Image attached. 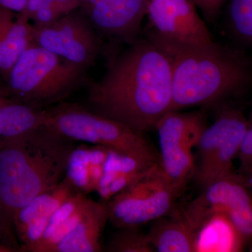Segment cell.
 I'll return each mask as SVG.
<instances>
[{
    "label": "cell",
    "mask_w": 252,
    "mask_h": 252,
    "mask_svg": "<svg viewBox=\"0 0 252 252\" xmlns=\"http://www.w3.org/2000/svg\"><path fill=\"white\" fill-rule=\"evenodd\" d=\"M88 87L89 109L146 133L171 111V62L147 37H138Z\"/></svg>",
    "instance_id": "6da1fadb"
},
{
    "label": "cell",
    "mask_w": 252,
    "mask_h": 252,
    "mask_svg": "<svg viewBox=\"0 0 252 252\" xmlns=\"http://www.w3.org/2000/svg\"><path fill=\"white\" fill-rule=\"evenodd\" d=\"M77 142L43 126L0 149V229L11 238L16 212L61 183Z\"/></svg>",
    "instance_id": "7a4b0ae2"
},
{
    "label": "cell",
    "mask_w": 252,
    "mask_h": 252,
    "mask_svg": "<svg viewBox=\"0 0 252 252\" xmlns=\"http://www.w3.org/2000/svg\"><path fill=\"white\" fill-rule=\"evenodd\" d=\"M159 49L171 62V111L240 97L252 84V63L235 48L215 41L197 47Z\"/></svg>",
    "instance_id": "3957f363"
},
{
    "label": "cell",
    "mask_w": 252,
    "mask_h": 252,
    "mask_svg": "<svg viewBox=\"0 0 252 252\" xmlns=\"http://www.w3.org/2000/svg\"><path fill=\"white\" fill-rule=\"evenodd\" d=\"M87 71L32 43L1 81L0 89L9 98L46 109L89 85Z\"/></svg>",
    "instance_id": "277c9868"
},
{
    "label": "cell",
    "mask_w": 252,
    "mask_h": 252,
    "mask_svg": "<svg viewBox=\"0 0 252 252\" xmlns=\"http://www.w3.org/2000/svg\"><path fill=\"white\" fill-rule=\"evenodd\" d=\"M50 130L77 143L99 145L160 165V153L145 132L66 101L44 110V124Z\"/></svg>",
    "instance_id": "5b68a950"
},
{
    "label": "cell",
    "mask_w": 252,
    "mask_h": 252,
    "mask_svg": "<svg viewBox=\"0 0 252 252\" xmlns=\"http://www.w3.org/2000/svg\"><path fill=\"white\" fill-rule=\"evenodd\" d=\"M201 112L170 111L156 126L160 146V170L167 182L183 193L193 177L195 161L193 149L197 147L206 127Z\"/></svg>",
    "instance_id": "8992f818"
},
{
    "label": "cell",
    "mask_w": 252,
    "mask_h": 252,
    "mask_svg": "<svg viewBox=\"0 0 252 252\" xmlns=\"http://www.w3.org/2000/svg\"><path fill=\"white\" fill-rule=\"evenodd\" d=\"M247 126L243 109L226 104L217 113L213 124L205 127L197 145L198 161L193 175L202 189L234 172L233 162Z\"/></svg>",
    "instance_id": "52a82bcc"
},
{
    "label": "cell",
    "mask_w": 252,
    "mask_h": 252,
    "mask_svg": "<svg viewBox=\"0 0 252 252\" xmlns=\"http://www.w3.org/2000/svg\"><path fill=\"white\" fill-rule=\"evenodd\" d=\"M181 195L164 177L159 167L106 203L109 221L117 228L140 227L168 214Z\"/></svg>",
    "instance_id": "ba28073f"
},
{
    "label": "cell",
    "mask_w": 252,
    "mask_h": 252,
    "mask_svg": "<svg viewBox=\"0 0 252 252\" xmlns=\"http://www.w3.org/2000/svg\"><path fill=\"white\" fill-rule=\"evenodd\" d=\"M190 0H149L147 38L158 49L197 47L215 42Z\"/></svg>",
    "instance_id": "9c48e42d"
},
{
    "label": "cell",
    "mask_w": 252,
    "mask_h": 252,
    "mask_svg": "<svg viewBox=\"0 0 252 252\" xmlns=\"http://www.w3.org/2000/svg\"><path fill=\"white\" fill-rule=\"evenodd\" d=\"M33 41L36 45L87 70L102 49V37L89 17L72 11L50 24L33 26Z\"/></svg>",
    "instance_id": "30bf717a"
},
{
    "label": "cell",
    "mask_w": 252,
    "mask_h": 252,
    "mask_svg": "<svg viewBox=\"0 0 252 252\" xmlns=\"http://www.w3.org/2000/svg\"><path fill=\"white\" fill-rule=\"evenodd\" d=\"M205 215L213 211L225 214L245 245L252 242V193L246 179L233 172L212 182L190 202Z\"/></svg>",
    "instance_id": "8fae6325"
},
{
    "label": "cell",
    "mask_w": 252,
    "mask_h": 252,
    "mask_svg": "<svg viewBox=\"0 0 252 252\" xmlns=\"http://www.w3.org/2000/svg\"><path fill=\"white\" fill-rule=\"evenodd\" d=\"M78 193L65 179L54 188L34 197L14 217V229L22 252H34L50 217L69 197Z\"/></svg>",
    "instance_id": "7c38bea8"
},
{
    "label": "cell",
    "mask_w": 252,
    "mask_h": 252,
    "mask_svg": "<svg viewBox=\"0 0 252 252\" xmlns=\"http://www.w3.org/2000/svg\"><path fill=\"white\" fill-rule=\"evenodd\" d=\"M149 0H100L88 17L101 36L131 44L138 38Z\"/></svg>",
    "instance_id": "4fadbf2b"
},
{
    "label": "cell",
    "mask_w": 252,
    "mask_h": 252,
    "mask_svg": "<svg viewBox=\"0 0 252 252\" xmlns=\"http://www.w3.org/2000/svg\"><path fill=\"white\" fill-rule=\"evenodd\" d=\"M160 167L149 161L109 149L103 174L96 190L100 201L107 203L123 190L155 172Z\"/></svg>",
    "instance_id": "5bb4252c"
},
{
    "label": "cell",
    "mask_w": 252,
    "mask_h": 252,
    "mask_svg": "<svg viewBox=\"0 0 252 252\" xmlns=\"http://www.w3.org/2000/svg\"><path fill=\"white\" fill-rule=\"evenodd\" d=\"M147 235L156 252H195V229L177 205L151 222Z\"/></svg>",
    "instance_id": "9a60e30c"
},
{
    "label": "cell",
    "mask_w": 252,
    "mask_h": 252,
    "mask_svg": "<svg viewBox=\"0 0 252 252\" xmlns=\"http://www.w3.org/2000/svg\"><path fill=\"white\" fill-rule=\"evenodd\" d=\"M109 149L99 145L78 143L68 160L64 178L78 193L95 192L103 174Z\"/></svg>",
    "instance_id": "2e32d148"
},
{
    "label": "cell",
    "mask_w": 252,
    "mask_h": 252,
    "mask_svg": "<svg viewBox=\"0 0 252 252\" xmlns=\"http://www.w3.org/2000/svg\"><path fill=\"white\" fill-rule=\"evenodd\" d=\"M107 221V203L91 199L77 225L55 247L53 252H102V233Z\"/></svg>",
    "instance_id": "e0dca14e"
},
{
    "label": "cell",
    "mask_w": 252,
    "mask_h": 252,
    "mask_svg": "<svg viewBox=\"0 0 252 252\" xmlns=\"http://www.w3.org/2000/svg\"><path fill=\"white\" fill-rule=\"evenodd\" d=\"M33 41V25L24 14L0 8V82Z\"/></svg>",
    "instance_id": "ac0fdd59"
},
{
    "label": "cell",
    "mask_w": 252,
    "mask_h": 252,
    "mask_svg": "<svg viewBox=\"0 0 252 252\" xmlns=\"http://www.w3.org/2000/svg\"><path fill=\"white\" fill-rule=\"evenodd\" d=\"M245 245L228 217L220 212H210L195 232V252H240Z\"/></svg>",
    "instance_id": "d6986e66"
},
{
    "label": "cell",
    "mask_w": 252,
    "mask_h": 252,
    "mask_svg": "<svg viewBox=\"0 0 252 252\" xmlns=\"http://www.w3.org/2000/svg\"><path fill=\"white\" fill-rule=\"evenodd\" d=\"M91 200L88 195L75 193L64 200L50 217L34 252H53L55 247L77 225Z\"/></svg>",
    "instance_id": "ffe728a7"
},
{
    "label": "cell",
    "mask_w": 252,
    "mask_h": 252,
    "mask_svg": "<svg viewBox=\"0 0 252 252\" xmlns=\"http://www.w3.org/2000/svg\"><path fill=\"white\" fill-rule=\"evenodd\" d=\"M44 110L0 94V140H18L39 128Z\"/></svg>",
    "instance_id": "44dd1931"
},
{
    "label": "cell",
    "mask_w": 252,
    "mask_h": 252,
    "mask_svg": "<svg viewBox=\"0 0 252 252\" xmlns=\"http://www.w3.org/2000/svg\"><path fill=\"white\" fill-rule=\"evenodd\" d=\"M225 18L232 35L252 48V0H229Z\"/></svg>",
    "instance_id": "7402d4cb"
},
{
    "label": "cell",
    "mask_w": 252,
    "mask_h": 252,
    "mask_svg": "<svg viewBox=\"0 0 252 252\" xmlns=\"http://www.w3.org/2000/svg\"><path fill=\"white\" fill-rule=\"evenodd\" d=\"M104 248L107 252H155L147 233L139 227L117 228Z\"/></svg>",
    "instance_id": "603a6c76"
},
{
    "label": "cell",
    "mask_w": 252,
    "mask_h": 252,
    "mask_svg": "<svg viewBox=\"0 0 252 252\" xmlns=\"http://www.w3.org/2000/svg\"><path fill=\"white\" fill-rule=\"evenodd\" d=\"M237 158L239 160L238 174L245 178L252 175V112L248 119L246 131L240 143Z\"/></svg>",
    "instance_id": "cb8c5ba5"
},
{
    "label": "cell",
    "mask_w": 252,
    "mask_h": 252,
    "mask_svg": "<svg viewBox=\"0 0 252 252\" xmlns=\"http://www.w3.org/2000/svg\"><path fill=\"white\" fill-rule=\"evenodd\" d=\"M77 4V0H28L27 7L21 14H24L30 20L37 10L49 7L63 16L71 12Z\"/></svg>",
    "instance_id": "d4e9b609"
},
{
    "label": "cell",
    "mask_w": 252,
    "mask_h": 252,
    "mask_svg": "<svg viewBox=\"0 0 252 252\" xmlns=\"http://www.w3.org/2000/svg\"><path fill=\"white\" fill-rule=\"evenodd\" d=\"M210 22L217 19L227 0H190Z\"/></svg>",
    "instance_id": "484cf974"
},
{
    "label": "cell",
    "mask_w": 252,
    "mask_h": 252,
    "mask_svg": "<svg viewBox=\"0 0 252 252\" xmlns=\"http://www.w3.org/2000/svg\"><path fill=\"white\" fill-rule=\"evenodd\" d=\"M28 3V0H0V8L21 14L24 12Z\"/></svg>",
    "instance_id": "4316f807"
},
{
    "label": "cell",
    "mask_w": 252,
    "mask_h": 252,
    "mask_svg": "<svg viewBox=\"0 0 252 252\" xmlns=\"http://www.w3.org/2000/svg\"><path fill=\"white\" fill-rule=\"evenodd\" d=\"M245 179H246L247 183H248L249 188H250L252 193V175L249 177L248 178Z\"/></svg>",
    "instance_id": "83f0119b"
},
{
    "label": "cell",
    "mask_w": 252,
    "mask_h": 252,
    "mask_svg": "<svg viewBox=\"0 0 252 252\" xmlns=\"http://www.w3.org/2000/svg\"><path fill=\"white\" fill-rule=\"evenodd\" d=\"M0 235H3V236H4V238H6V239H8V240H10V241H11V240H9V239L7 237H6V235H5L4 234V233H3L1 231V230H0ZM11 242H12V241H11Z\"/></svg>",
    "instance_id": "f1b7e54d"
},
{
    "label": "cell",
    "mask_w": 252,
    "mask_h": 252,
    "mask_svg": "<svg viewBox=\"0 0 252 252\" xmlns=\"http://www.w3.org/2000/svg\"><path fill=\"white\" fill-rule=\"evenodd\" d=\"M4 144V142L3 141L0 140V149H1V146Z\"/></svg>",
    "instance_id": "f546056e"
},
{
    "label": "cell",
    "mask_w": 252,
    "mask_h": 252,
    "mask_svg": "<svg viewBox=\"0 0 252 252\" xmlns=\"http://www.w3.org/2000/svg\"><path fill=\"white\" fill-rule=\"evenodd\" d=\"M250 252H252V242L251 243V245H250Z\"/></svg>",
    "instance_id": "4dcf8cb0"
},
{
    "label": "cell",
    "mask_w": 252,
    "mask_h": 252,
    "mask_svg": "<svg viewBox=\"0 0 252 252\" xmlns=\"http://www.w3.org/2000/svg\"><path fill=\"white\" fill-rule=\"evenodd\" d=\"M0 94H1V91H0Z\"/></svg>",
    "instance_id": "1f68e13d"
},
{
    "label": "cell",
    "mask_w": 252,
    "mask_h": 252,
    "mask_svg": "<svg viewBox=\"0 0 252 252\" xmlns=\"http://www.w3.org/2000/svg\"><path fill=\"white\" fill-rule=\"evenodd\" d=\"M0 91H1V89H0Z\"/></svg>",
    "instance_id": "d6a6232c"
},
{
    "label": "cell",
    "mask_w": 252,
    "mask_h": 252,
    "mask_svg": "<svg viewBox=\"0 0 252 252\" xmlns=\"http://www.w3.org/2000/svg\"></svg>",
    "instance_id": "836d02e7"
}]
</instances>
